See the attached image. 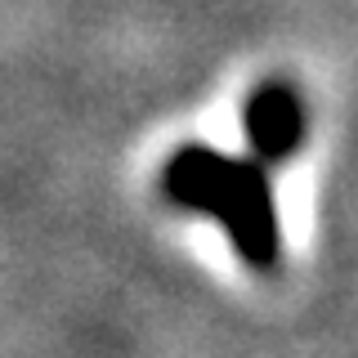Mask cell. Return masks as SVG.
I'll use <instances>...</instances> for the list:
<instances>
[{"instance_id":"6da1fadb","label":"cell","mask_w":358,"mask_h":358,"mask_svg":"<svg viewBox=\"0 0 358 358\" xmlns=\"http://www.w3.org/2000/svg\"><path fill=\"white\" fill-rule=\"evenodd\" d=\"M162 193L184 210L210 215L224 224L233 251L251 268H273L282 251V233H278V206L268 171L260 162H242V157L215 152L206 143H184L171 152L162 171Z\"/></svg>"},{"instance_id":"7a4b0ae2","label":"cell","mask_w":358,"mask_h":358,"mask_svg":"<svg viewBox=\"0 0 358 358\" xmlns=\"http://www.w3.org/2000/svg\"><path fill=\"white\" fill-rule=\"evenodd\" d=\"M242 134L260 166H278L305 143V103L287 81H264L242 108Z\"/></svg>"}]
</instances>
